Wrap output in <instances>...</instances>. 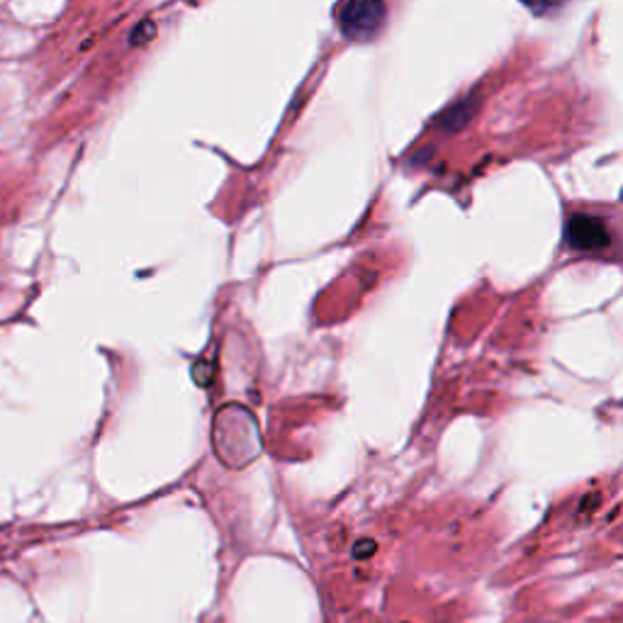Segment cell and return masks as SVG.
Here are the masks:
<instances>
[{
    "label": "cell",
    "instance_id": "1",
    "mask_svg": "<svg viewBox=\"0 0 623 623\" xmlns=\"http://www.w3.org/2000/svg\"><path fill=\"white\" fill-rule=\"evenodd\" d=\"M386 0H346L339 25L349 40L368 42L386 25Z\"/></svg>",
    "mask_w": 623,
    "mask_h": 623
},
{
    "label": "cell",
    "instance_id": "2",
    "mask_svg": "<svg viewBox=\"0 0 623 623\" xmlns=\"http://www.w3.org/2000/svg\"><path fill=\"white\" fill-rule=\"evenodd\" d=\"M566 239L578 251H604L611 244L606 224L592 214H572L566 224Z\"/></svg>",
    "mask_w": 623,
    "mask_h": 623
}]
</instances>
